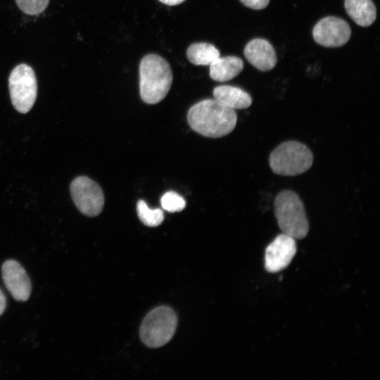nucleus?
Returning a JSON list of instances; mask_svg holds the SVG:
<instances>
[{"mask_svg": "<svg viewBox=\"0 0 380 380\" xmlns=\"http://www.w3.org/2000/svg\"><path fill=\"white\" fill-rule=\"evenodd\" d=\"M277 224L283 232L295 239L305 238L309 223L303 203L297 194L291 190L279 192L274 201Z\"/></svg>", "mask_w": 380, "mask_h": 380, "instance_id": "obj_3", "label": "nucleus"}, {"mask_svg": "<svg viewBox=\"0 0 380 380\" xmlns=\"http://www.w3.org/2000/svg\"><path fill=\"white\" fill-rule=\"evenodd\" d=\"M244 6L255 10L265 8L269 4L270 0H239Z\"/></svg>", "mask_w": 380, "mask_h": 380, "instance_id": "obj_19", "label": "nucleus"}, {"mask_svg": "<svg viewBox=\"0 0 380 380\" xmlns=\"http://www.w3.org/2000/svg\"><path fill=\"white\" fill-rule=\"evenodd\" d=\"M19 8L26 14L37 15L47 7L49 0H15Z\"/></svg>", "mask_w": 380, "mask_h": 380, "instance_id": "obj_18", "label": "nucleus"}, {"mask_svg": "<svg viewBox=\"0 0 380 380\" xmlns=\"http://www.w3.org/2000/svg\"><path fill=\"white\" fill-rule=\"evenodd\" d=\"M188 122L197 133L210 138L229 134L235 128L237 115L234 109L215 99L194 104L187 114Z\"/></svg>", "mask_w": 380, "mask_h": 380, "instance_id": "obj_1", "label": "nucleus"}, {"mask_svg": "<svg viewBox=\"0 0 380 380\" xmlns=\"http://www.w3.org/2000/svg\"><path fill=\"white\" fill-rule=\"evenodd\" d=\"M189 61L196 65H210L220 56L219 50L213 44L205 42L195 43L186 51Z\"/></svg>", "mask_w": 380, "mask_h": 380, "instance_id": "obj_15", "label": "nucleus"}, {"mask_svg": "<svg viewBox=\"0 0 380 380\" xmlns=\"http://www.w3.org/2000/svg\"><path fill=\"white\" fill-rule=\"evenodd\" d=\"M177 325V317L172 309L160 306L147 314L140 327L142 342L150 348H159L172 338Z\"/></svg>", "mask_w": 380, "mask_h": 380, "instance_id": "obj_5", "label": "nucleus"}, {"mask_svg": "<svg viewBox=\"0 0 380 380\" xmlns=\"http://www.w3.org/2000/svg\"><path fill=\"white\" fill-rule=\"evenodd\" d=\"M344 6L350 18L360 26L368 27L375 21L376 9L372 0H345Z\"/></svg>", "mask_w": 380, "mask_h": 380, "instance_id": "obj_14", "label": "nucleus"}, {"mask_svg": "<svg viewBox=\"0 0 380 380\" xmlns=\"http://www.w3.org/2000/svg\"><path fill=\"white\" fill-rule=\"evenodd\" d=\"M6 307V297L0 289V316L4 313Z\"/></svg>", "mask_w": 380, "mask_h": 380, "instance_id": "obj_20", "label": "nucleus"}, {"mask_svg": "<svg viewBox=\"0 0 380 380\" xmlns=\"http://www.w3.org/2000/svg\"><path fill=\"white\" fill-rule=\"evenodd\" d=\"M8 88L15 110L20 113L29 112L37 94V79L33 69L24 63L15 67L8 77Z\"/></svg>", "mask_w": 380, "mask_h": 380, "instance_id": "obj_6", "label": "nucleus"}, {"mask_svg": "<svg viewBox=\"0 0 380 380\" xmlns=\"http://www.w3.org/2000/svg\"><path fill=\"white\" fill-rule=\"evenodd\" d=\"M1 276L5 286L18 301L29 299L32 284L24 267L15 260H7L1 266Z\"/></svg>", "mask_w": 380, "mask_h": 380, "instance_id": "obj_10", "label": "nucleus"}, {"mask_svg": "<svg viewBox=\"0 0 380 380\" xmlns=\"http://www.w3.org/2000/svg\"><path fill=\"white\" fill-rule=\"evenodd\" d=\"M247 61L261 71L273 69L277 61V57L272 45L266 39L255 38L246 45L243 50Z\"/></svg>", "mask_w": 380, "mask_h": 380, "instance_id": "obj_11", "label": "nucleus"}, {"mask_svg": "<svg viewBox=\"0 0 380 380\" xmlns=\"http://www.w3.org/2000/svg\"><path fill=\"white\" fill-rule=\"evenodd\" d=\"M296 253L295 239L284 233L278 235L265 250V270L269 272L276 273L285 269Z\"/></svg>", "mask_w": 380, "mask_h": 380, "instance_id": "obj_9", "label": "nucleus"}, {"mask_svg": "<svg viewBox=\"0 0 380 380\" xmlns=\"http://www.w3.org/2000/svg\"><path fill=\"white\" fill-rule=\"evenodd\" d=\"M243 69V62L240 58L220 56L210 65V76L217 82H227L237 76Z\"/></svg>", "mask_w": 380, "mask_h": 380, "instance_id": "obj_12", "label": "nucleus"}, {"mask_svg": "<svg viewBox=\"0 0 380 380\" xmlns=\"http://www.w3.org/2000/svg\"><path fill=\"white\" fill-rule=\"evenodd\" d=\"M161 3L168 5V6H175L178 5L185 0H159Z\"/></svg>", "mask_w": 380, "mask_h": 380, "instance_id": "obj_21", "label": "nucleus"}, {"mask_svg": "<svg viewBox=\"0 0 380 380\" xmlns=\"http://www.w3.org/2000/svg\"><path fill=\"white\" fill-rule=\"evenodd\" d=\"M71 196L77 209L89 217L99 215L104 205V196L101 186L87 177L75 178L70 186Z\"/></svg>", "mask_w": 380, "mask_h": 380, "instance_id": "obj_7", "label": "nucleus"}, {"mask_svg": "<svg viewBox=\"0 0 380 380\" xmlns=\"http://www.w3.org/2000/svg\"><path fill=\"white\" fill-rule=\"evenodd\" d=\"M137 210L139 220L146 226L157 227L164 220V214L162 210L149 208L143 200L137 202Z\"/></svg>", "mask_w": 380, "mask_h": 380, "instance_id": "obj_16", "label": "nucleus"}, {"mask_svg": "<svg viewBox=\"0 0 380 380\" xmlns=\"http://www.w3.org/2000/svg\"><path fill=\"white\" fill-rule=\"evenodd\" d=\"M215 99L232 109H243L252 103L251 96L239 87L222 85L213 89Z\"/></svg>", "mask_w": 380, "mask_h": 380, "instance_id": "obj_13", "label": "nucleus"}, {"mask_svg": "<svg viewBox=\"0 0 380 380\" xmlns=\"http://www.w3.org/2000/svg\"><path fill=\"white\" fill-rule=\"evenodd\" d=\"M312 162L311 151L297 141L281 143L269 157V164L273 172L284 176L303 174L311 167Z\"/></svg>", "mask_w": 380, "mask_h": 380, "instance_id": "obj_4", "label": "nucleus"}, {"mask_svg": "<svg viewBox=\"0 0 380 380\" xmlns=\"http://www.w3.org/2000/svg\"><path fill=\"white\" fill-rule=\"evenodd\" d=\"M172 82V73L167 61L157 54H148L139 65V90L143 101L156 104L167 94Z\"/></svg>", "mask_w": 380, "mask_h": 380, "instance_id": "obj_2", "label": "nucleus"}, {"mask_svg": "<svg viewBox=\"0 0 380 380\" xmlns=\"http://www.w3.org/2000/svg\"><path fill=\"white\" fill-rule=\"evenodd\" d=\"M312 36L315 42L321 46L338 47L348 42L351 30L344 20L336 16H327L315 25Z\"/></svg>", "mask_w": 380, "mask_h": 380, "instance_id": "obj_8", "label": "nucleus"}, {"mask_svg": "<svg viewBox=\"0 0 380 380\" xmlns=\"http://www.w3.org/2000/svg\"><path fill=\"white\" fill-rule=\"evenodd\" d=\"M163 208L167 212H180L184 209L186 201L184 199L175 191L166 192L160 199Z\"/></svg>", "mask_w": 380, "mask_h": 380, "instance_id": "obj_17", "label": "nucleus"}]
</instances>
